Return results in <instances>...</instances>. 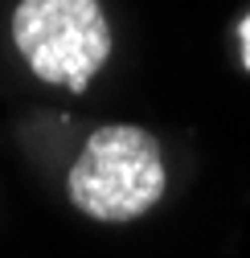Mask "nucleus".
Instances as JSON below:
<instances>
[{"instance_id": "f257e3e1", "label": "nucleus", "mask_w": 250, "mask_h": 258, "mask_svg": "<svg viewBox=\"0 0 250 258\" xmlns=\"http://www.w3.org/2000/svg\"><path fill=\"white\" fill-rule=\"evenodd\" d=\"M164 192L160 148L140 127H103L86 140L70 168V197L99 221H132Z\"/></svg>"}, {"instance_id": "f03ea898", "label": "nucleus", "mask_w": 250, "mask_h": 258, "mask_svg": "<svg viewBox=\"0 0 250 258\" xmlns=\"http://www.w3.org/2000/svg\"><path fill=\"white\" fill-rule=\"evenodd\" d=\"M13 41L41 82L86 90L111 53V29L99 0H21Z\"/></svg>"}, {"instance_id": "7ed1b4c3", "label": "nucleus", "mask_w": 250, "mask_h": 258, "mask_svg": "<svg viewBox=\"0 0 250 258\" xmlns=\"http://www.w3.org/2000/svg\"><path fill=\"white\" fill-rule=\"evenodd\" d=\"M242 61H246V70H250V17L242 21Z\"/></svg>"}]
</instances>
